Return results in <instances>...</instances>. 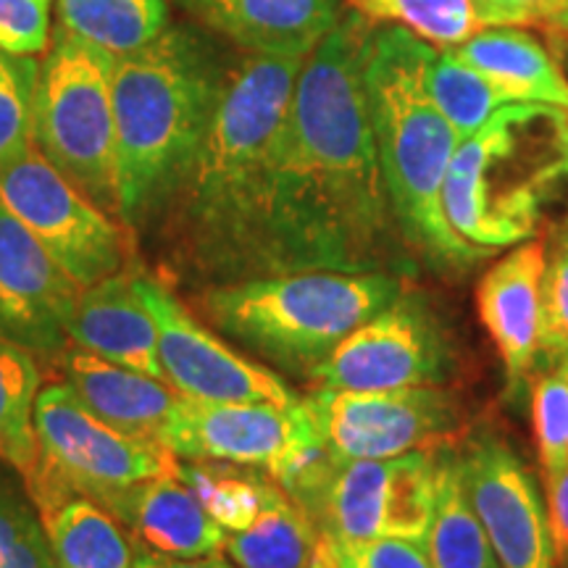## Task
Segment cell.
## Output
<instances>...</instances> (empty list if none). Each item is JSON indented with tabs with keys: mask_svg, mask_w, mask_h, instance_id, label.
<instances>
[{
	"mask_svg": "<svg viewBox=\"0 0 568 568\" xmlns=\"http://www.w3.org/2000/svg\"><path fill=\"white\" fill-rule=\"evenodd\" d=\"M374 27L358 11L303 61L274 155L268 243L274 274L389 272L400 226L368 119L364 63Z\"/></svg>",
	"mask_w": 568,
	"mask_h": 568,
	"instance_id": "1",
	"label": "cell"
},
{
	"mask_svg": "<svg viewBox=\"0 0 568 568\" xmlns=\"http://www.w3.org/2000/svg\"><path fill=\"white\" fill-rule=\"evenodd\" d=\"M305 59L247 53L176 190L180 240L203 272L230 280L274 274L268 209L280 134Z\"/></svg>",
	"mask_w": 568,
	"mask_h": 568,
	"instance_id": "2",
	"label": "cell"
},
{
	"mask_svg": "<svg viewBox=\"0 0 568 568\" xmlns=\"http://www.w3.org/2000/svg\"><path fill=\"white\" fill-rule=\"evenodd\" d=\"M226 74L201 34L166 27L145 48L113 59L119 216L138 224L187 174L222 98Z\"/></svg>",
	"mask_w": 568,
	"mask_h": 568,
	"instance_id": "3",
	"label": "cell"
},
{
	"mask_svg": "<svg viewBox=\"0 0 568 568\" xmlns=\"http://www.w3.org/2000/svg\"><path fill=\"white\" fill-rule=\"evenodd\" d=\"M429 42L387 24L368 38L364 84L382 176L403 240L443 268H464L487 255L453 232L443 184L460 134L426 90Z\"/></svg>",
	"mask_w": 568,
	"mask_h": 568,
	"instance_id": "4",
	"label": "cell"
},
{
	"mask_svg": "<svg viewBox=\"0 0 568 568\" xmlns=\"http://www.w3.org/2000/svg\"><path fill=\"white\" fill-rule=\"evenodd\" d=\"M403 295L387 272H287L224 282L201 295L224 335L293 372H314L361 324Z\"/></svg>",
	"mask_w": 568,
	"mask_h": 568,
	"instance_id": "5",
	"label": "cell"
},
{
	"mask_svg": "<svg viewBox=\"0 0 568 568\" xmlns=\"http://www.w3.org/2000/svg\"><path fill=\"white\" fill-rule=\"evenodd\" d=\"M560 113L510 103L460 140L443 184L445 216L460 240L489 253L535 234L548 182L564 172V148L537 151L539 132Z\"/></svg>",
	"mask_w": 568,
	"mask_h": 568,
	"instance_id": "6",
	"label": "cell"
},
{
	"mask_svg": "<svg viewBox=\"0 0 568 568\" xmlns=\"http://www.w3.org/2000/svg\"><path fill=\"white\" fill-rule=\"evenodd\" d=\"M443 450L382 460H339L329 450L280 485L324 542L400 537L424 542L437 506Z\"/></svg>",
	"mask_w": 568,
	"mask_h": 568,
	"instance_id": "7",
	"label": "cell"
},
{
	"mask_svg": "<svg viewBox=\"0 0 568 568\" xmlns=\"http://www.w3.org/2000/svg\"><path fill=\"white\" fill-rule=\"evenodd\" d=\"M34 148L103 211L119 216L113 59L59 32L40 63Z\"/></svg>",
	"mask_w": 568,
	"mask_h": 568,
	"instance_id": "8",
	"label": "cell"
},
{
	"mask_svg": "<svg viewBox=\"0 0 568 568\" xmlns=\"http://www.w3.org/2000/svg\"><path fill=\"white\" fill-rule=\"evenodd\" d=\"M40 456L27 474V493L42 510L69 493L98 506L122 489L166 474L174 456L153 437H138L98 418L67 382L40 389L34 403Z\"/></svg>",
	"mask_w": 568,
	"mask_h": 568,
	"instance_id": "9",
	"label": "cell"
},
{
	"mask_svg": "<svg viewBox=\"0 0 568 568\" xmlns=\"http://www.w3.org/2000/svg\"><path fill=\"white\" fill-rule=\"evenodd\" d=\"M159 443L184 460H224L261 468L284 485L324 450L308 400L295 406L276 403H213L176 393L163 422Z\"/></svg>",
	"mask_w": 568,
	"mask_h": 568,
	"instance_id": "10",
	"label": "cell"
},
{
	"mask_svg": "<svg viewBox=\"0 0 568 568\" xmlns=\"http://www.w3.org/2000/svg\"><path fill=\"white\" fill-rule=\"evenodd\" d=\"M0 203L80 287L122 272L124 230L71 184L38 148L0 166Z\"/></svg>",
	"mask_w": 568,
	"mask_h": 568,
	"instance_id": "11",
	"label": "cell"
},
{
	"mask_svg": "<svg viewBox=\"0 0 568 568\" xmlns=\"http://www.w3.org/2000/svg\"><path fill=\"white\" fill-rule=\"evenodd\" d=\"M324 445L339 460H382L414 450H450L464 422L437 385L395 389H316L305 397Z\"/></svg>",
	"mask_w": 568,
	"mask_h": 568,
	"instance_id": "12",
	"label": "cell"
},
{
	"mask_svg": "<svg viewBox=\"0 0 568 568\" xmlns=\"http://www.w3.org/2000/svg\"><path fill=\"white\" fill-rule=\"evenodd\" d=\"M138 293L159 326L163 379L176 393L213 403H276L295 406L303 397L266 366L232 351L190 314L166 284L138 272Z\"/></svg>",
	"mask_w": 568,
	"mask_h": 568,
	"instance_id": "13",
	"label": "cell"
},
{
	"mask_svg": "<svg viewBox=\"0 0 568 568\" xmlns=\"http://www.w3.org/2000/svg\"><path fill=\"white\" fill-rule=\"evenodd\" d=\"M447 368V345L435 314L403 293L353 329L311 376L318 389H395L437 385Z\"/></svg>",
	"mask_w": 568,
	"mask_h": 568,
	"instance_id": "14",
	"label": "cell"
},
{
	"mask_svg": "<svg viewBox=\"0 0 568 568\" xmlns=\"http://www.w3.org/2000/svg\"><path fill=\"white\" fill-rule=\"evenodd\" d=\"M460 479L503 568H556L548 508L529 468L503 439L481 435L458 456Z\"/></svg>",
	"mask_w": 568,
	"mask_h": 568,
	"instance_id": "15",
	"label": "cell"
},
{
	"mask_svg": "<svg viewBox=\"0 0 568 568\" xmlns=\"http://www.w3.org/2000/svg\"><path fill=\"white\" fill-rule=\"evenodd\" d=\"M82 287L32 232L0 203V339L55 358L69 345V322Z\"/></svg>",
	"mask_w": 568,
	"mask_h": 568,
	"instance_id": "16",
	"label": "cell"
},
{
	"mask_svg": "<svg viewBox=\"0 0 568 568\" xmlns=\"http://www.w3.org/2000/svg\"><path fill=\"white\" fill-rule=\"evenodd\" d=\"M548 251L539 240L521 243L481 276L477 311L506 366L508 387L518 389L535 372L542 324V280Z\"/></svg>",
	"mask_w": 568,
	"mask_h": 568,
	"instance_id": "17",
	"label": "cell"
},
{
	"mask_svg": "<svg viewBox=\"0 0 568 568\" xmlns=\"http://www.w3.org/2000/svg\"><path fill=\"white\" fill-rule=\"evenodd\" d=\"M205 27L255 55L308 59L343 19V0H182Z\"/></svg>",
	"mask_w": 568,
	"mask_h": 568,
	"instance_id": "18",
	"label": "cell"
},
{
	"mask_svg": "<svg viewBox=\"0 0 568 568\" xmlns=\"http://www.w3.org/2000/svg\"><path fill=\"white\" fill-rule=\"evenodd\" d=\"M134 276L138 272L122 268L82 287L69 322V343L116 366L163 379L159 326L138 293Z\"/></svg>",
	"mask_w": 568,
	"mask_h": 568,
	"instance_id": "19",
	"label": "cell"
},
{
	"mask_svg": "<svg viewBox=\"0 0 568 568\" xmlns=\"http://www.w3.org/2000/svg\"><path fill=\"white\" fill-rule=\"evenodd\" d=\"M103 508L132 529L140 548L161 556L205 558L224 550L226 529L213 521L193 489L176 477L174 466L109 497Z\"/></svg>",
	"mask_w": 568,
	"mask_h": 568,
	"instance_id": "20",
	"label": "cell"
},
{
	"mask_svg": "<svg viewBox=\"0 0 568 568\" xmlns=\"http://www.w3.org/2000/svg\"><path fill=\"white\" fill-rule=\"evenodd\" d=\"M63 374L92 414L138 437L159 439L176 400V389L163 379L116 366L82 347L63 353Z\"/></svg>",
	"mask_w": 568,
	"mask_h": 568,
	"instance_id": "21",
	"label": "cell"
},
{
	"mask_svg": "<svg viewBox=\"0 0 568 568\" xmlns=\"http://www.w3.org/2000/svg\"><path fill=\"white\" fill-rule=\"evenodd\" d=\"M450 51L514 103L552 105L568 113V77L535 34L516 27H487Z\"/></svg>",
	"mask_w": 568,
	"mask_h": 568,
	"instance_id": "22",
	"label": "cell"
},
{
	"mask_svg": "<svg viewBox=\"0 0 568 568\" xmlns=\"http://www.w3.org/2000/svg\"><path fill=\"white\" fill-rule=\"evenodd\" d=\"M224 552L237 568H311L324 558V539L280 485L247 529L226 531Z\"/></svg>",
	"mask_w": 568,
	"mask_h": 568,
	"instance_id": "23",
	"label": "cell"
},
{
	"mask_svg": "<svg viewBox=\"0 0 568 568\" xmlns=\"http://www.w3.org/2000/svg\"><path fill=\"white\" fill-rule=\"evenodd\" d=\"M40 516L59 568H132L122 524L88 495H63Z\"/></svg>",
	"mask_w": 568,
	"mask_h": 568,
	"instance_id": "24",
	"label": "cell"
},
{
	"mask_svg": "<svg viewBox=\"0 0 568 568\" xmlns=\"http://www.w3.org/2000/svg\"><path fill=\"white\" fill-rule=\"evenodd\" d=\"M61 32L122 59L169 27L163 0H59Z\"/></svg>",
	"mask_w": 568,
	"mask_h": 568,
	"instance_id": "25",
	"label": "cell"
},
{
	"mask_svg": "<svg viewBox=\"0 0 568 568\" xmlns=\"http://www.w3.org/2000/svg\"><path fill=\"white\" fill-rule=\"evenodd\" d=\"M424 545L432 568H503L468 503L458 456L450 450H443L435 518Z\"/></svg>",
	"mask_w": 568,
	"mask_h": 568,
	"instance_id": "26",
	"label": "cell"
},
{
	"mask_svg": "<svg viewBox=\"0 0 568 568\" xmlns=\"http://www.w3.org/2000/svg\"><path fill=\"white\" fill-rule=\"evenodd\" d=\"M174 471L193 489L213 521L226 531L247 529L258 518L276 481L266 471L224 460H174Z\"/></svg>",
	"mask_w": 568,
	"mask_h": 568,
	"instance_id": "27",
	"label": "cell"
},
{
	"mask_svg": "<svg viewBox=\"0 0 568 568\" xmlns=\"http://www.w3.org/2000/svg\"><path fill=\"white\" fill-rule=\"evenodd\" d=\"M40 385L38 358L24 347L0 339V460L24 477L40 456L34 432V403Z\"/></svg>",
	"mask_w": 568,
	"mask_h": 568,
	"instance_id": "28",
	"label": "cell"
},
{
	"mask_svg": "<svg viewBox=\"0 0 568 568\" xmlns=\"http://www.w3.org/2000/svg\"><path fill=\"white\" fill-rule=\"evenodd\" d=\"M426 90L437 111L460 134V140L514 103L485 74L460 61L450 48H432L429 61H426Z\"/></svg>",
	"mask_w": 568,
	"mask_h": 568,
	"instance_id": "29",
	"label": "cell"
},
{
	"mask_svg": "<svg viewBox=\"0 0 568 568\" xmlns=\"http://www.w3.org/2000/svg\"><path fill=\"white\" fill-rule=\"evenodd\" d=\"M368 21L406 27L435 48H456L485 30L477 0H347Z\"/></svg>",
	"mask_w": 568,
	"mask_h": 568,
	"instance_id": "30",
	"label": "cell"
},
{
	"mask_svg": "<svg viewBox=\"0 0 568 568\" xmlns=\"http://www.w3.org/2000/svg\"><path fill=\"white\" fill-rule=\"evenodd\" d=\"M40 63L34 55L0 51V166L34 148V95Z\"/></svg>",
	"mask_w": 568,
	"mask_h": 568,
	"instance_id": "31",
	"label": "cell"
},
{
	"mask_svg": "<svg viewBox=\"0 0 568 568\" xmlns=\"http://www.w3.org/2000/svg\"><path fill=\"white\" fill-rule=\"evenodd\" d=\"M0 568H59L32 497L0 471Z\"/></svg>",
	"mask_w": 568,
	"mask_h": 568,
	"instance_id": "32",
	"label": "cell"
},
{
	"mask_svg": "<svg viewBox=\"0 0 568 568\" xmlns=\"http://www.w3.org/2000/svg\"><path fill=\"white\" fill-rule=\"evenodd\" d=\"M537 456L545 479L568 464V355L552 358L531 387Z\"/></svg>",
	"mask_w": 568,
	"mask_h": 568,
	"instance_id": "33",
	"label": "cell"
},
{
	"mask_svg": "<svg viewBox=\"0 0 568 568\" xmlns=\"http://www.w3.org/2000/svg\"><path fill=\"white\" fill-rule=\"evenodd\" d=\"M539 355H568V230L552 247L542 280V324H539Z\"/></svg>",
	"mask_w": 568,
	"mask_h": 568,
	"instance_id": "34",
	"label": "cell"
},
{
	"mask_svg": "<svg viewBox=\"0 0 568 568\" xmlns=\"http://www.w3.org/2000/svg\"><path fill=\"white\" fill-rule=\"evenodd\" d=\"M329 568H432L424 542L400 537L324 542Z\"/></svg>",
	"mask_w": 568,
	"mask_h": 568,
	"instance_id": "35",
	"label": "cell"
},
{
	"mask_svg": "<svg viewBox=\"0 0 568 568\" xmlns=\"http://www.w3.org/2000/svg\"><path fill=\"white\" fill-rule=\"evenodd\" d=\"M51 42V0H0V51L38 55Z\"/></svg>",
	"mask_w": 568,
	"mask_h": 568,
	"instance_id": "36",
	"label": "cell"
},
{
	"mask_svg": "<svg viewBox=\"0 0 568 568\" xmlns=\"http://www.w3.org/2000/svg\"><path fill=\"white\" fill-rule=\"evenodd\" d=\"M477 9L485 30L521 24L556 27L568 9V0H477Z\"/></svg>",
	"mask_w": 568,
	"mask_h": 568,
	"instance_id": "37",
	"label": "cell"
},
{
	"mask_svg": "<svg viewBox=\"0 0 568 568\" xmlns=\"http://www.w3.org/2000/svg\"><path fill=\"white\" fill-rule=\"evenodd\" d=\"M545 485H548V524L556 568H568V464L556 477L545 479Z\"/></svg>",
	"mask_w": 568,
	"mask_h": 568,
	"instance_id": "38",
	"label": "cell"
},
{
	"mask_svg": "<svg viewBox=\"0 0 568 568\" xmlns=\"http://www.w3.org/2000/svg\"><path fill=\"white\" fill-rule=\"evenodd\" d=\"M132 568H237L230 560L216 556H205V558H172V556H161V552L145 550L138 545V552L132 556Z\"/></svg>",
	"mask_w": 568,
	"mask_h": 568,
	"instance_id": "39",
	"label": "cell"
},
{
	"mask_svg": "<svg viewBox=\"0 0 568 568\" xmlns=\"http://www.w3.org/2000/svg\"><path fill=\"white\" fill-rule=\"evenodd\" d=\"M560 148H564V174H568V119L564 124V134H560Z\"/></svg>",
	"mask_w": 568,
	"mask_h": 568,
	"instance_id": "40",
	"label": "cell"
},
{
	"mask_svg": "<svg viewBox=\"0 0 568 568\" xmlns=\"http://www.w3.org/2000/svg\"><path fill=\"white\" fill-rule=\"evenodd\" d=\"M558 30H564V32H568V9H566V13H564V17H560V21H558Z\"/></svg>",
	"mask_w": 568,
	"mask_h": 568,
	"instance_id": "41",
	"label": "cell"
},
{
	"mask_svg": "<svg viewBox=\"0 0 568 568\" xmlns=\"http://www.w3.org/2000/svg\"><path fill=\"white\" fill-rule=\"evenodd\" d=\"M311 568H329V564H326V560H318V564L311 566Z\"/></svg>",
	"mask_w": 568,
	"mask_h": 568,
	"instance_id": "42",
	"label": "cell"
}]
</instances>
